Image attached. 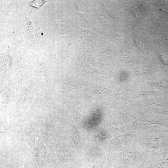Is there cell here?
<instances>
[{"instance_id": "5", "label": "cell", "mask_w": 168, "mask_h": 168, "mask_svg": "<svg viewBox=\"0 0 168 168\" xmlns=\"http://www.w3.org/2000/svg\"><path fill=\"white\" fill-rule=\"evenodd\" d=\"M63 3L53 0H46L39 8L40 12L52 23L58 33L64 34L69 30L68 15Z\"/></svg>"}, {"instance_id": "16", "label": "cell", "mask_w": 168, "mask_h": 168, "mask_svg": "<svg viewBox=\"0 0 168 168\" xmlns=\"http://www.w3.org/2000/svg\"><path fill=\"white\" fill-rule=\"evenodd\" d=\"M23 126L22 132L24 140L32 150L40 132L37 119L29 120L25 123Z\"/></svg>"}, {"instance_id": "10", "label": "cell", "mask_w": 168, "mask_h": 168, "mask_svg": "<svg viewBox=\"0 0 168 168\" xmlns=\"http://www.w3.org/2000/svg\"><path fill=\"white\" fill-rule=\"evenodd\" d=\"M37 119L39 126V133L49 152L60 136L55 127L53 118L49 113H42Z\"/></svg>"}, {"instance_id": "13", "label": "cell", "mask_w": 168, "mask_h": 168, "mask_svg": "<svg viewBox=\"0 0 168 168\" xmlns=\"http://www.w3.org/2000/svg\"><path fill=\"white\" fill-rule=\"evenodd\" d=\"M30 0H0V23L16 19L23 5Z\"/></svg>"}, {"instance_id": "7", "label": "cell", "mask_w": 168, "mask_h": 168, "mask_svg": "<svg viewBox=\"0 0 168 168\" xmlns=\"http://www.w3.org/2000/svg\"><path fill=\"white\" fill-rule=\"evenodd\" d=\"M33 63V78L40 85L41 88L49 89L52 82L54 67L49 58L40 54L31 47Z\"/></svg>"}, {"instance_id": "20", "label": "cell", "mask_w": 168, "mask_h": 168, "mask_svg": "<svg viewBox=\"0 0 168 168\" xmlns=\"http://www.w3.org/2000/svg\"><path fill=\"white\" fill-rule=\"evenodd\" d=\"M38 141L36 145L39 150L38 164L43 165L48 160H50V156L47 148L42 139L39 133L38 137Z\"/></svg>"}, {"instance_id": "9", "label": "cell", "mask_w": 168, "mask_h": 168, "mask_svg": "<svg viewBox=\"0 0 168 168\" xmlns=\"http://www.w3.org/2000/svg\"><path fill=\"white\" fill-rule=\"evenodd\" d=\"M14 82L17 81L12 51L9 47L0 46V89Z\"/></svg>"}, {"instance_id": "6", "label": "cell", "mask_w": 168, "mask_h": 168, "mask_svg": "<svg viewBox=\"0 0 168 168\" xmlns=\"http://www.w3.org/2000/svg\"><path fill=\"white\" fill-rule=\"evenodd\" d=\"M30 46L43 56L49 58L48 49L40 37L31 17L27 14L23 5L17 16Z\"/></svg>"}, {"instance_id": "1", "label": "cell", "mask_w": 168, "mask_h": 168, "mask_svg": "<svg viewBox=\"0 0 168 168\" xmlns=\"http://www.w3.org/2000/svg\"><path fill=\"white\" fill-rule=\"evenodd\" d=\"M131 146L146 153H159L168 150V128L153 125L136 127Z\"/></svg>"}, {"instance_id": "3", "label": "cell", "mask_w": 168, "mask_h": 168, "mask_svg": "<svg viewBox=\"0 0 168 168\" xmlns=\"http://www.w3.org/2000/svg\"><path fill=\"white\" fill-rule=\"evenodd\" d=\"M28 2L24 3L23 6L31 18L39 35L49 51L55 42L58 32L49 20L40 12L39 8L30 4Z\"/></svg>"}, {"instance_id": "11", "label": "cell", "mask_w": 168, "mask_h": 168, "mask_svg": "<svg viewBox=\"0 0 168 168\" xmlns=\"http://www.w3.org/2000/svg\"><path fill=\"white\" fill-rule=\"evenodd\" d=\"M49 152L50 160H55L58 164L72 163L80 158L60 136Z\"/></svg>"}, {"instance_id": "4", "label": "cell", "mask_w": 168, "mask_h": 168, "mask_svg": "<svg viewBox=\"0 0 168 168\" xmlns=\"http://www.w3.org/2000/svg\"><path fill=\"white\" fill-rule=\"evenodd\" d=\"M31 47L12 51L14 68L19 89L30 79L33 78V63Z\"/></svg>"}, {"instance_id": "2", "label": "cell", "mask_w": 168, "mask_h": 168, "mask_svg": "<svg viewBox=\"0 0 168 168\" xmlns=\"http://www.w3.org/2000/svg\"><path fill=\"white\" fill-rule=\"evenodd\" d=\"M0 46L9 47L12 51L30 46L17 16L9 21L0 23Z\"/></svg>"}, {"instance_id": "19", "label": "cell", "mask_w": 168, "mask_h": 168, "mask_svg": "<svg viewBox=\"0 0 168 168\" xmlns=\"http://www.w3.org/2000/svg\"><path fill=\"white\" fill-rule=\"evenodd\" d=\"M120 134L119 128L112 125H105L97 135L92 140L100 143Z\"/></svg>"}, {"instance_id": "15", "label": "cell", "mask_w": 168, "mask_h": 168, "mask_svg": "<svg viewBox=\"0 0 168 168\" xmlns=\"http://www.w3.org/2000/svg\"><path fill=\"white\" fill-rule=\"evenodd\" d=\"M14 140L0 142L1 162L12 158L27 147L24 144L17 143Z\"/></svg>"}, {"instance_id": "18", "label": "cell", "mask_w": 168, "mask_h": 168, "mask_svg": "<svg viewBox=\"0 0 168 168\" xmlns=\"http://www.w3.org/2000/svg\"><path fill=\"white\" fill-rule=\"evenodd\" d=\"M137 130L134 128L128 132L119 134L100 143L104 145H111L119 148L126 145H130Z\"/></svg>"}, {"instance_id": "14", "label": "cell", "mask_w": 168, "mask_h": 168, "mask_svg": "<svg viewBox=\"0 0 168 168\" xmlns=\"http://www.w3.org/2000/svg\"><path fill=\"white\" fill-rule=\"evenodd\" d=\"M64 136V139H69L73 142L77 153L82 158L86 148L87 142L84 134L77 129L74 122L71 123L66 126Z\"/></svg>"}, {"instance_id": "17", "label": "cell", "mask_w": 168, "mask_h": 168, "mask_svg": "<svg viewBox=\"0 0 168 168\" xmlns=\"http://www.w3.org/2000/svg\"><path fill=\"white\" fill-rule=\"evenodd\" d=\"M0 142L13 140L16 133L11 114L0 115Z\"/></svg>"}, {"instance_id": "12", "label": "cell", "mask_w": 168, "mask_h": 168, "mask_svg": "<svg viewBox=\"0 0 168 168\" xmlns=\"http://www.w3.org/2000/svg\"><path fill=\"white\" fill-rule=\"evenodd\" d=\"M17 82L11 83L0 89V115L11 114L15 111Z\"/></svg>"}, {"instance_id": "8", "label": "cell", "mask_w": 168, "mask_h": 168, "mask_svg": "<svg viewBox=\"0 0 168 168\" xmlns=\"http://www.w3.org/2000/svg\"><path fill=\"white\" fill-rule=\"evenodd\" d=\"M41 86L35 78L29 79L16 93L15 112L21 114L31 107L33 97Z\"/></svg>"}, {"instance_id": "21", "label": "cell", "mask_w": 168, "mask_h": 168, "mask_svg": "<svg viewBox=\"0 0 168 168\" xmlns=\"http://www.w3.org/2000/svg\"><path fill=\"white\" fill-rule=\"evenodd\" d=\"M31 155L34 160L36 163L38 164L39 157V150L37 145L34 147L32 150Z\"/></svg>"}]
</instances>
